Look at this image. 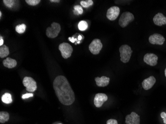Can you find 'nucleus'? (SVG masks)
Here are the masks:
<instances>
[{
  "label": "nucleus",
  "instance_id": "1",
  "mask_svg": "<svg viewBox=\"0 0 166 124\" xmlns=\"http://www.w3.org/2000/svg\"><path fill=\"white\" fill-rule=\"evenodd\" d=\"M53 88L60 102L65 105H70L75 101V94L66 78L58 76L53 82Z\"/></svg>",
  "mask_w": 166,
  "mask_h": 124
},
{
  "label": "nucleus",
  "instance_id": "17",
  "mask_svg": "<svg viewBox=\"0 0 166 124\" xmlns=\"http://www.w3.org/2000/svg\"><path fill=\"white\" fill-rule=\"evenodd\" d=\"M10 52H9V47L6 45H3L0 47V57L1 58H3L4 57H7L9 55Z\"/></svg>",
  "mask_w": 166,
  "mask_h": 124
},
{
  "label": "nucleus",
  "instance_id": "27",
  "mask_svg": "<svg viewBox=\"0 0 166 124\" xmlns=\"http://www.w3.org/2000/svg\"><path fill=\"white\" fill-rule=\"evenodd\" d=\"M33 94H24V95H22V99H26V98H28L29 97H33Z\"/></svg>",
  "mask_w": 166,
  "mask_h": 124
},
{
  "label": "nucleus",
  "instance_id": "3",
  "mask_svg": "<svg viewBox=\"0 0 166 124\" xmlns=\"http://www.w3.org/2000/svg\"><path fill=\"white\" fill-rule=\"evenodd\" d=\"M134 20V16L133 13L129 12H124L119 18V25L121 27H127L130 23Z\"/></svg>",
  "mask_w": 166,
  "mask_h": 124
},
{
  "label": "nucleus",
  "instance_id": "19",
  "mask_svg": "<svg viewBox=\"0 0 166 124\" xmlns=\"http://www.w3.org/2000/svg\"><path fill=\"white\" fill-rule=\"evenodd\" d=\"M1 100L4 103L6 104H10L12 103V96L9 93H6L1 97Z\"/></svg>",
  "mask_w": 166,
  "mask_h": 124
},
{
  "label": "nucleus",
  "instance_id": "26",
  "mask_svg": "<svg viewBox=\"0 0 166 124\" xmlns=\"http://www.w3.org/2000/svg\"><path fill=\"white\" fill-rule=\"evenodd\" d=\"M106 124H118V121L115 119H109L107 120L106 122Z\"/></svg>",
  "mask_w": 166,
  "mask_h": 124
},
{
  "label": "nucleus",
  "instance_id": "35",
  "mask_svg": "<svg viewBox=\"0 0 166 124\" xmlns=\"http://www.w3.org/2000/svg\"></svg>",
  "mask_w": 166,
  "mask_h": 124
},
{
  "label": "nucleus",
  "instance_id": "7",
  "mask_svg": "<svg viewBox=\"0 0 166 124\" xmlns=\"http://www.w3.org/2000/svg\"><path fill=\"white\" fill-rule=\"evenodd\" d=\"M102 48L103 44L101 43L100 40L99 39H95L93 40L89 46L90 52L94 55L99 54Z\"/></svg>",
  "mask_w": 166,
  "mask_h": 124
},
{
  "label": "nucleus",
  "instance_id": "9",
  "mask_svg": "<svg viewBox=\"0 0 166 124\" xmlns=\"http://www.w3.org/2000/svg\"><path fill=\"white\" fill-rule=\"evenodd\" d=\"M144 62L151 66H156L157 64L158 57L153 53H147L144 57Z\"/></svg>",
  "mask_w": 166,
  "mask_h": 124
},
{
  "label": "nucleus",
  "instance_id": "10",
  "mask_svg": "<svg viewBox=\"0 0 166 124\" xmlns=\"http://www.w3.org/2000/svg\"><path fill=\"white\" fill-rule=\"evenodd\" d=\"M149 41L151 44L161 45L165 42V39L162 35H161L160 34H154L149 37Z\"/></svg>",
  "mask_w": 166,
  "mask_h": 124
},
{
  "label": "nucleus",
  "instance_id": "14",
  "mask_svg": "<svg viewBox=\"0 0 166 124\" xmlns=\"http://www.w3.org/2000/svg\"><path fill=\"white\" fill-rule=\"evenodd\" d=\"M153 22L158 26L166 25V17L162 13H158L153 18Z\"/></svg>",
  "mask_w": 166,
  "mask_h": 124
},
{
  "label": "nucleus",
  "instance_id": "29",
  "mask_svg": "<svg viewBox=\"0 0 166 124\" xmlns=\"http://www.w3.org/2000/svg\"><path fill=\"white\" fill-rule=\"evenodd\" d=\"M3 44H4V40L2 38V37L1 36L0 37V46H3Z\"/></svg>",
  "mask_w": 166,
  "mask_h": 124
},
{
  "label": "nucleus",
  "instance_id": "33",
  "mask_svg": "<svg viewBox=\"0 0 166 124\" xmlns=\"http://www.w3.org/2000/svg\"><path fill=\"white\" fill-rule=\"evenodd\" d=\"M165 76H166V69H165Z\"/></svg>",
  "mask_w": 166,
  "mask_h": 124
},
{
  "label": "nucleus",
  "instance_id": "5",
  "mask_svg": "<svg viewBox=\"0 0 166 124\" xmlns=\"http://www.w3.org/2000/svg\"><path fill=\"white\" fill-rule=\"evenodd\" d=\"M59 50L61 52L62 57L64 59L69 58L73 52V48L67 43H62L59 46Z\"/></svg>",
  "mask_w": 166,
  "mask_h": 124
},
{
  "label": "nucleus",
  "instance_id": "8",
  "mask_svg": "<svg viewBox=\"0 0 166 124\" xmlns=\"http://www.w3.org/2000/svg\"><path fill=\"white\" fill-rule=\"evenodd\" d=\"M120 13V9L116 6H113L107 10L106 17L110 21H115L118 18Z\"/></svg>",
  "mask_w": 166,
  "mask_h": 124
},
{
  "label": "nucleus",
  "instance_id": "16",
  "mask_svg": "<svg viewBox=\"0 0 166 124\" xmlns=\"http://www.w3.org/2000/svg\"><path fill=\"white\" fill-rule=\"evenodd\" d=\"M3 64L5 67L9 69H12L16 67L17 62L14 59L10 58H7L3 61Z\"/></svg>",
  "mask_w": 166,
  "mask_h": 124
},
{
  "label": "nucleus",
  "instance_id": "20",
  "mask_svg": "<svg viewBox=\"0 0 166 124\" xmlns=\"http://www.w3.org/2000/svg\"><path fill=\"white\" fill-rule=\"evenodd\" d=\"M88 25L87 22H86V21H81L78 24V28L80 30H86L88 28Z\"/></svg>",
  "mask_w": 166,
  "mask_h": 124
},
{
  "label": "nucleus",
  "instance_id": "31",
  "mask_svg": "<svg viewBox=\"0 0 166 124\" xmlns=\"http://www.w3.org/2000/svg\"><path fill=\"white\" fill-rule=\"evenodd\" d=\"M51 2H54V3H59L60 1L59 0H51Z\"/></svg>",
  "mask_w": 166,
  "mask_h": 124
},
{
  "label": "nucleus",
  "instance_id": "32",
  "mask_svg": "<svg viewBox=\"0 0 166 124\" xmlns=\"http://www.w3.org/2000/svg\"><path fill=\"white\" fill-rule=\"evenodd\" d=\"M82 37H83L82 35H80L79 36H78V40H81L82 39Z\"/></svg>",
  "mask_w": 166,
  "mask_h": 124
},
{
  "label": "nucleus",
  "instance_id": "6",
  "mask_svg": "<svg viewBox=\"0 0 166 124\" xmlns=\"http://www.w3.org/2000/svg\"><path fill=\"white\" fill-rule=\"evenodd\" d=\"M22 83L28 92H34L37 89L36 82L31 77L26 76L24 78Z\"/></svg>",
  "mask_w": 166,
  "mask_h": 124
},
{
  "label": "nucleus",
  "instance_id": "28",
  "mask_svg": "<svg viewBox=\"0 0 166 124\" xmlns=\"http://www.w3.org/2000/svg\"><path fill=\"white\" fill-rule=\"evenodd\" d=\"M161 116L162 117V118L163 119L164 123L165 124H166V113H161Z\"/></svg>",
  "mask_w": 166,
  "mask_h": 124
},
{
  "label": "nucleus",
  "instance_id": "22",
  "mask_svg": "<svg viewBox=\"0 0 166 124\" xmlns=\"http://www.w3.org/2000/svg\"><path fill=\"white\" fill-rule=\"evenodd\" d=\"M26 29V25L25 24L18 25L16 27V30L19 33H23Z\"/></svg>",
  "mask_w": 166,
  "mask_h": 124
},
{
  "label": "nucleus",
  "instance_id": "30",
  "mask_svg": "<svg viewBox=\"0 0 166 124\" xmlns=\"http://www.w3.org/2000/svg\"><path fill=\"white\" fill-rule=\"evenodd\" d=\"M69 40L71 42H72V43L75 42V41H76L77 40L76 39H75L74 37H72V38H71V37H69Z\"/></svg>",
  "mask_w": 166,
  "mask_h": 124
},
{
  "label": "nucleus",
  "instance_id": "25",
  "mask_svg": "<svg viewBox=\"0 0 166 124\" xmlns=\"http://www.w3.org/2000/svg\"><path fill=\"white\" fill-rule=\"evenodd\" d=\"M26 3L30 6H34L40 2V0H26Z\"/></svg>",
  "mask_w": 166,
  "mask_h": 124
},
{
  "label": "nucleus",
  "instance_id": "23",
  "mask_svg": "<svg viewBox=\"0 0 166 124\" xmlns=\"http://www.w3.org/2000/svg\"><path fill=\"white\" fill-rule=\"evenodd\" d=\"M74 13H75V15H82L83 13V10L81 6H79V5L75 6L74 7Z\"/></svg>",
  "mask_w": 166,
  "mask_h": 124
},
{
  "label": "nucleus",
  "instance_id": "15",
  "mask_svg": "<svg viewBox=\"0 0 166 124\" xmlns=\"http://www.w3.org/2000/svg\"><path fill=\"white\" fill-rule=\"evenodd\" d=\"M110 79L105 76H103L101 77H97L95 78V81L97 86L99 87H105L107 86L109 83Z\"/></svg>",
  "mask_w": 166,
  "mask_h": 124
},
{
  "label": "nucleus",
  "instance_id": "21",
  "mask_svg": "<svg viewBox=\"0 0 166 124\" xmlns=\"http://www.w3.org/2000/svg\"><path fill=\"white\" fill-rule=\"evenodd\" d=\"M81 5L82 7L85 8H88L90 7V6H92L94 4L92 0H86V1H81L80 2Z\"/></svg>",
  "mask_w": 166,
  "mask_h": 124
},
{
  "label": "nucleus",
  "instance_id": "12",
  "mask_svg": "<svg viewBox=\"0 0 166 124\" xmlns=\"http://www.w3.org/2000/svg\"><path fill=\"white\" fill-rule=\"evenodd\" d=\"M140 116L134 112L125 117V123L127 124H140Z\"/></svg>",
  "mask_w": 166,
  "mask_h": 124
},
{
  "label": "nucleus",
  "instance_id": "11",
  "mask_svg": "<svg viewBox=\"0 0 166 124\" xmlns=\"http://www.w3.org/2000/svg\"><path fill=\"white\" fill-rule=\"evenodd\" d=\"M108 99L107 95L106 94L100 93L95 95L94 98V104L98 108L102 106L103 104Z\"/></svg>",
  "mask_w": 166,
  "mask_h": 124
},
{
  "label": "nucleus",
  "instance_id": "24",
  "mask_svg": "<svg viewBox=\"0 0 166 124\" xmlns=\"http://www.w3.org/2000/svg\"><path fill=\"white\" fill-rule=\"evenodd\" d=\"M3 3L4 4V5L7 7L11 8V7H13V4L15 3V1H13V0H4Z\"/></svg>",
  "mask_w": 166,
  "mask_h": 124
},
{
  "label": "nucleus",
  "instance_id": "18",
  "mask_svg": "<svg viewBox=\"0 0 166 124\" xmlns=\"http://www.w3.org/2000/svg\"><path fill=\"white\" fill-rule=\"evenodd\" d=\"M10 118L9 113L5 111L0 112V123H4L7 122Z\"/></svg>",
  "mask_w": 166,
  "mask_h": 124
},
{
  "label": "nucleus",
  "instance_id": "4",
  "mask_svg": "<svg viewBox=\"0 0 166 124\" xmlns=\"http://www.w3.org/2000/svg\"><path fill=\"white\" fill-rule=\"evenodd\" d=\"M60 30V25L56 22H53L50 27L47 28L46 34L49 38H54L57 36Z\"/></svg>",
  "mask_w": 166,
  "mask_h": 124
},
{
  "label": "nucleus",
  "instance_id": "2",
  "mask_svg": "<svg viewBox=\"0 0 166 124\" xmlns=\"http://www.w3.org/2000/svg\"><path fill=\"white\" fill-rule=\"evenodd\" d=\"M119 52L121 61L124 63H128L133 52L131 47L127 45H123L119 48Z\"/></svg>",
  "mask_w": 166,
  "mask_h": 124
},
{
  "label": "nucleus",
  "instance_id": "34",
  "mask_svg": "<svg viewBox=\"0 0 166 124\" xmlns=\"http://www.w3.org/2000/svg\"><path fill=\"white\" fill-rule=\"evenodd\" d=\"M1 12H0V17L1 18Z\"/></svg>",
  "mask_w": 166,
  "mask_h": 124
},
{
  "label": "nucleus",
  "instance_id": "13",
  "mask_svg": "<svg viewBox=\"0 0 166 124\" xmlns=\"http://www.w3.org/2000/svg\"><path fill=\"white\" fill-rule=\"evenodd\" d=\"M156 79L155 78L154 76H151L148 78L145 79L143 81L142 83L143 88L146 91L149 90L153 87L155 83H156Z\"/></svg>",
  "mask_w": 166,
  "mask_h": 124
}]
</instances>
